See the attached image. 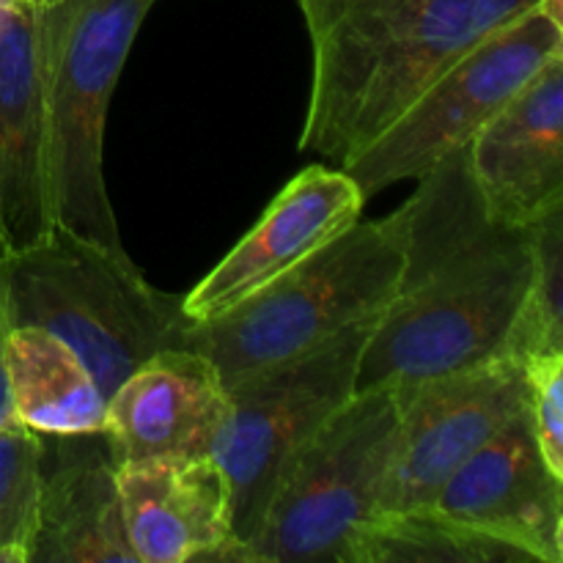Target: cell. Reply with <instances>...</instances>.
<instances>
[{
  "mask_svg": "<svg viewBox=\"0 0 563 563\" xmlns=\"http://www.w3.org/2000/svg\"><path fill=\"white\" fill-rule=\"evenodd\" d=\"M396 212L405 269L394 302L374 324L357 388L423 379L509 355L533 278V225L487 212L467 146L440 159Z\"/></svg>",
  "mask_w": 563,
  "mask_h": 563,
  "instance_id": "1",
  "label": "cell"
},
{
  "mask_svg": "<svg viewBox=\"0 0 563 563\" xmlns=\"http://www.w3.org/2000/svg\"><path fill=\"white\" fill-rule=\"evenodd\" d=\"M311 93L297 148L346 163L418 91L544 0H297Z\"/></svg>",
  "mask_w": 563,
  "mask_h": 563,
  "instance_id": "2",
  "label": "cell"
},
{
  "mask_svg": "<svg viewBox=\"0 0 563 563\" xmlns=\"http://www.w3.org/2000/svg\"><path fill=\"white\" fill-rule=\"evenodd\" d=\"M11 328H38L86 363L108 399L141 363L185 346L181 295L143 278L126 251H108L55 225L42 242L5 258Z\"/></svg>",
  "mask_w": 563,
  "mask_h": 563,
  "instance_id": "3",
  "label": "cell"
},
{
  "mask_svg": "<svg viewBox=\"0 0 563 563\" xmlns=\"http://www.w3.org/2000/svg\"><path fill=\"white\" fill-rule=\"evenodd\" d=\"M405 269L399 212L357 220L297 267L212 322L190 324L185 346L214 363L225 388L383 317Z\"/></svg>",
  "mask_w": 563,
  "mask_h": 563,
  "instance_id": "4",
  "label": "cell"
},
{
  "mask_svg": "<svg viewBox=\"0 0 563 563\" xmlns=\"http://www.w3.org/2000/svg\"><path fill=\"white\" fill-rule=\"evenodd\" d=\"M154 0H55L36 11L55 225L124 251L104 181L115 82Z\"/></svg>",
  "mask_w": 563,
  "mask_h": 563,
  "instance_id": "5",
  "label": "cell"
},
{
  "mask_svg": "<svg viewBox=\"0 0 563 563\" xmlns=\"http://www.w3.org/2000/svg\"><path fill=\"white\" fill-rule=\"evenodd\" d=\"M396 438L394 385L357 388L302 445L258 531L225 563H344L357 528L379 515Z\"/></svg>",
  "mask_w": 563,
  "mask_h": 563,
  "instance_id": "6",
  "label": "cell"
},
{
  "mask_svg": "<svg viewBox=\"0 0 563 563\" xmlns=\"http://www.w3.org/2000/svg\"><path fill=\"white\" fill-rule=\"evenodd\" d=\"M555 55H563V0H544L434 77L341 168L366 201L396 181L421 179L440 159L465 148Z\"/></svg>",
  "mask_w": 563,
  "mask_h": 563,
  "instance_id": "7",
  "label": "cell"
},
{
  "mask_svg": "<svg viewBox=\"0 0 563 563\" xmlns=\"http://www.w3.org/2000/svg\"><path fill=\"white\" fill-rule=\"evenodd\" d=\"M377 319L352 324L317 350L229 388V421L212 451L231 489V548L223 563L258 531L302 445L355 396L357 368Z\"/></svg>",
  "mask_w": 563,
  "mask_h": 563,
  "instance_id": "8",
  "label": "cell"
},
{
  "mask_svg": "<svg viewBox=\"0 0 563 563\" xmlns=\"http://www.w3.org/2000/svg\"><path fill=\"white\" fill-rule=\"evenodd\" d=\"M399 394V438L379 511L432 506L445 482L526 407L515 357L423 379Z\"/></svg>",
  "mask_w": 563,
  "mask_h": 563,
  "instance_id": "9",
  "label": "cell"
},
{
  "mask_svg": "<svg viewBox=\"0 0 563 563\" xmlns=\"http://www.w3.org/2000/svg\"><path fill=\"white\" fill-rule=\"evenodd\" d=\"M361 187L344 168L308 165L269 201L251 231L181 295L192 324L212 322L363 218Z\"/></svg>",
  "mask_w": 563,
  "mask_h": 563,
  "instance_id": "10",
  "label": "cell"
},
{
  "mask_svg": "<svg viewBox=\"0 0 563 563\" xmlns=\"http://www.w3.org/2000/svg\"><path fill=\"white\" fill-rule=\"evenodd\" d=\"M432 506L531 563H563V478L544 462L526 407L440 487Z\"/></svg>",
  "mask_w": 563,
  "mask_h": 563,
  "instance_id": "11",
  "label": "cell"
},
{
  "mask_svg": "<svg viewBox=\"0 0 563 563\" xmlns=\"http://www.w3.org/2000/svg\"><path fill=\"white\" fill-rule=\"evenodd\" d=\"M493 218L533 225L563 207V55H555L467 143Z\"/></svg>",
  "mask_w": 563,
  "mask_h": 563,
  "instance_id": "12",
  "label": "cell"
},
{
  "mask_svg": "<svg viewBox=\"0 0 563 563\" xmlns=\"http://www.w3.org/2000/svg\"><path fill=\"white\" fill-rule=\"evenodd\" d=\"M229 407L214 363L190 346H168L108 396L104 432L121 462L207 456L223 434Z\"/></svg>",
  "mask_w": 563,
  "mask_h": 563,
  "instance_id": "13",
  "label": "cell"
},
{
  "mask_svg": "<svg viewBox=\"0 0 563 563\" xmlns=\"http://www.w3.org/2000/svg\"><path fill=\"white\" fill-rule=\"evenodd\" d=\"M42 498L31 563H137L121 506V456L104 432L38 434Z\"/></svg>",
  "mask_w": 563,
  "mask_h": 563,
  "instance_id": "14",
  "label": "cell"
},
{
  "mask_svg": "<svg viewBox=\"0 0 563 563\" xmlns=\"http://www.w3.org/2000/svg\"><path fill=\"white\" fill-rule=\"evenodd\" d=\"M53 229L36 9L0 3V240L22 251Z\"/></svg>",
  "mask_w": 563,
  "mask_h": 563,
  "instance_id": "15",
  "label": "cell"
},
{
  "mask_svg": "<svg viewBox=\"0 0 563 563\" xmlns=\"http://www.w3.org/2000/svg\"><path fill=\"white\" fill-rule=\"evenodd\" d=\"M119 489L137 563L223 561L231 489L212 454L121 462Z\"/></svg>",
  "mask_w": 563,
  "mask_h": 563,
  "instance_id": "16",
  "label": "cell"
},
{
  "mask_svg": "<svg viewBox=\"0 0 563 563\" xmlns=\"http://www.w3.org/2000/svg\"><path fill=\"white\" fill-rule=\"evenodd\" d=\"M5 377L14 418L36 434L102 432L108 399L71 346L38 328H11Z\"/></svg>",
  "mask_w": 563,
  "mask_h": 563,
  "instance_id": "17",
  "label": "cell"
},
{
  "mask_svg": "<svg viewBox=\"0 0 563 563\" xmlns=\"http://www.w3.org/2000/svg\"><path fill=\"white\" fill-rule=\"evenodd\" d=\"M344 563H531L520 550L434 506L379 511L352 537Z\"/></svg>",
  "mask_w": 563,
  "mask_h": 563,
  "instance_id": "18",
  "label": "cell"
},
{
  "mask_svg": "<svg viewBox=\"0 0 563 563\" xmlns=\"http://www.w3.org/2000/svg\"><path fill=\"white\" fill-rule=\"evenodd\" d=\"M533 278L509 355L526 363L563 352V207L533 223Z\"/></svg>",
  "mask_w": 563,
  "mask_h": 563,
  "instance_id": "19",
  "label": "cell"
},
{
  "mask_svg": "<svg viewBox=\"0 0 563 563\" xmlns=\"http://www.w3.org/2000/svg\"><path fill=\"white\" fill-rule=\"evenodd\" d=\"M42 498V440L20 421L0 427V563H31Z\"/></svg>",
  "mask_w": 563,
  "mask_h": 563,
  "instance_id": "20",
  "label": "cell"
},
{
  "mask_svg": "<svg viewBox=\"0 0 563 563\" xmlns=\"http://www.w3.org/2000/svg\"><path fill=\"white\" fill-rule=\"evenodd\" d=\"M526 368V410L539 451L555 476L563 478V352L539 355Z\"/></svg>",
  "mask_w": 563,
  "mask_h": 563,
  "instance_id": "21",
  "label": "cell"
},
{
  "mask_svg": "<svg viewBox=\"0 0 563 563\" xmlns=\"http://www.w3.org/2000/svg\"><path fill=\"white\" fill-rule=\"evenodd\" d=\"M9 245L0 240V427L5 423H14V410H11V399H9V377H5V346H9V333H11V322H9V308H5V258H9Z\"/></svg>",
  "mask_w": 563,
  "mask_h": 563,
  "instance_id": "22",
  "label": "cell"
},
{
  "mask_svg": "<svg viewBox=\"0 0 563 563\" xmlns=\"http://www.w3.org/2000/svg\"><path fill=\"white\" fill-rule=\"evenodd\" d=\"M0 3H11V5H25V9H44V5L55 3V0H0Z\"/></svg>",
  "mask_w": 563,
  "mask_h": 563,
  "instance_id": "23",
  "label": "cell"
}]
</instances>
